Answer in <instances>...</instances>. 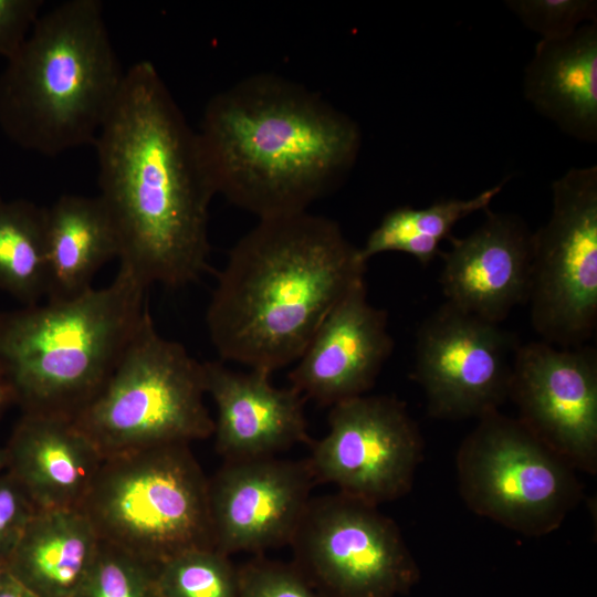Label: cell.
I'll return each mask as SVG.
<instances>
[{
	"mask_svg": "<svg viewBox=\"0 0 597 597\" xmlns=\"http://www.w3.org/2000/svg\"><path fill=\"white\" fill-rule=\"evenodd\" d=\"M93 146L119 266L148 287L199 280L209 269V206L216 193L197 133L153 63L139 61L125 72Z\"/></svg>",
	"mask_w": 597,
	"mask_h": 597,
	"instance_id": "cell-1",
	"label": "cell"
},
{
	"mask_svg": "<svg viewBox=\"0 0 597 597\" xmlns=\"http://www.w3.org/2000/svg\"><path fill=\"white\" fill-rule=\"evenodd\" d=\"M196 133L214 193L259 220L306 212L333 192L354 168L363 139L346 113L271 73L216 94Z\"/></svg>",
	"mask_w": 597,
	"mask_h": 597,
	"instance_id": "cell-2",
	"label": "cell"
},
{
	"mask_svg": "<svg viewBox=\"0 0 597 597\" xmlns=\"http://www.w3.org/2000/svg\"><path fill=\"white\" fill-rule=\"evenodd\" d=\"M341 226L308 211L259 220L232 247L206 313L221 360L272 374L295 363L328 313L365 281Z\"/></svg>",
	"mask_w": 597,
	"mask_h": 597,
	"instance_id": "cell-3",
	"label": "cell"
},
{
	"mask_svg": "<svg viewBox=\"0 0 597 597\" xmlns=\"http://www.w3.org/2000/svg\"><path fill=\"white\" fill-rule=\"evenodd\" d=\"M125 72L100 0H69L41 14L0 77V125L45 156L93 145Z\"/></svg>",
	"mask_w": 597,
	"mask_h": 597,
	"instance_id": "cell-4",
	"label": "cell"
},
{
	"mask_svg": "<svg viewBox=\"0 0 597 597\" xmlns=\"http://www.w3.org/2000/svg\"><path fill=\"white\" fill-rule=\"evenodd\" d=\"M147 290L119 266L107 286L0 312V365L13 404L73 419L118 364L148 308Z\"/></svg>",
	"mask_w": 597,
	"mask_h": 597,
	"instance_id": "cell-5",
	"label": "cell"
},
{
	"mask_svg": "<svg viewBox=\"0 0 597 597\" xmlns=\"http://www.w3.org/2000/svg\"><path fill=\"white\" fill-rule=\"evenodd\" d=\"M203 365L163 337L147 308L98 394L72 419L103 459L213 434Z\"/></svg>",
	"mask_w": 597,
	"mask_h": 597,
	"instance_id": "cell-6",
	"label": "cell"
},
{
	"mask_svg": "<svg viewBox=\"0 0 597 597\" xmlns=\"http://www.w3.org/2000/svg\"><path fill=\"white\" fill-rule=\"evenodd\" d=\"M81 510L102 542L156 565L214 548L208 478L187 443L104 459Z\"/></svg>",
	"mask_w": 597,
	"mask_h": 597,
	"instance_id": "cell-7",
	"label": "cell"
},
{
	"mask_svg": "<svg viewBox=\"0 0 597 597\" xmlns=\"http://www.w3.org/2000/svg\"><path fill=\"white\" fill-rule=\"evenodd\" d=\"M478 420L455 458L467 506L526 536L556 531L583 496L576 470L517 418L496 410Z\"/></svg>",
	"mask_w": 597,
	"mask_h": 597,
	"instance_id": "cell-8",
	"label": "cell"
},
{
	"mask_svg": "<svg viewBox=\"0 0 597 597\" xmlns=\"http://www.w3.org/2000/svg\"><path fill=\"white\" fill-rule=\"evenodd\" d=\"M531 325L559 347L585 345L597 323V167L572 168L552 185V211L533 232Z\"/></svg>",
	"mask_w": 597,
	"mask_h": 597,
	"instance_id": "cell-9",
	"label": "cell"
},
{
	"mask_svg": "<svg viewBox=\"0 0 597 597\" xmlns=\"http://www.w3.org/2000/svg\"><path fill=\"white\" fill-rule=\"evenodd\" d=\"M290 546L292 564L323 597H396L420 576L397 524L339 492L311 499Z\"/></svg>",
	"mask_w": 597,
	"mask_h": 597,
	"instance_id": "cell-10",
	"label": "cell"
},
{
	"mask_svg": "<svg viewBox=\"0 0 597 597\" xmlns=\"http://www.w3.org/2000/svg\"><path fill=\"white\" fill-rule=\"evenodd\" d=\"M306 459L316 482L378 506L406 495L422 460L423 439L407 406L362 395L331 407L328 431Z\"/></svg>",
	"mask_w": 597,
	"mask_h": 597,
	"instance_id": "cell-11",
	"label": "cell"
},
{
	"mask_svg": "<svg viewBox=\"0 0 597 597\" xmlns=\"http://www.w3.org/2000/svg\"><path fill=\"white\" fill-rule=\"evenodd\" d=\"M520 344L500 324L444 302L416 332L411 377L428 413L438 419L481 418L509 399Z\"/></svg>",
	"mask_w": 597,
	"mask_h": 597,
	"instance_id": "cell-12",
	"label": "cell"
},
{
	"mask_svg": "<svg viewBox=\"0 0 597 597\" xmlns=\"http://www.w3.org/2000/svg\"><path fill=\"white\" fill-rule=\"evenodd\" d=\"M509 399L516 417L576 471L597 472V353L542 339L519 345Z\"/></svg>",
	"mask_w": 597,
	"mask_h": 597,
	"instance_id": "cell-13",
	"label": "cell"
},
{
	"mask_svg": "<svg viewBox=\"0 0 597 597\" xmlns=\"http://www.w3.org/2000/svg\"><path fill=\"white\" fill-rule=\"evenodd\" d=\"M314 484L306 460L224 461L208 479L213 547L230 556L290 545Z\"/></svg>",
	"mask_w": 597,
	"mask_h": 597,
	"instance_id": "cell-14",
	"label": "cell"
},
{
	"mask_svg": "<svg viewBox=\"0 0 597 597\" xmlns=\"http://www.w3.org/2000/svg\"><path fill=\"white\" fill-rule=\"evenodd\" d=\"M388 314L371 305L366 282L328 313L289 374L305 400L325 406L366 395L394 349Z\"/></svg>",
	"mask_w": 597,
	"mask_h": 597,
	"instance_id": "cell-15",
	"label": "cell"
},
{
	"mask_svg": "<svg viewBox=\"0 0 597 597\" xmlns=\"http://www.w3.org/2000/svg\"><path fill=\"white\" fill-rule=\"evenodd\" d=\"M486 211V219L470 234L450 238L451 248L440 253V283L444 302L500 324L526 303L533 232L517 216Z\"/></svg>",
	"mask_w": 597,
	"mask_h": 597,
	"instance_id": "cell-16",
	"label": "cell"
},
{
	"mask_svg": "<svg viewBox=\"0 0 597 597\" xmlns=\"http://www.w3.org/2000/svg\"><path fill=\"white\" fill-rule=\"evenodd\" d=\"M202 365L206 395L217 409L216 450L224 461L275 457L297 443L311 444L305 399L292 387H275L264 370L235 371L218 360Z\"/></svg>",
	"mask_w": 597,
	"mask_h": 597,
	"instance_id": "cell-17",
	"label": "cell"
},
{
	"mask_svg": "<svg viewBox=\"0 0 597 597\" xmlns=\"http://www.w3.org/2000/svg\"><path fill=\"white\" fill-rule=\"evenodd\" d=\"M4 450L38 510L81 509L104 460L72 419L43 413L23 412Z\"/></svg>",
	"mask_w": 597,
	"mask_h": 597,
	"instance_id": "cell-18",
	"label": "cell"
},
{
	"mask_svg": "<svg viewBox=\"0 0 597 597\" xmlns=\"http://www.w3.org/2000/svg\"><path fill=\"white\" fill-rule=\"evenodd\" d=\"M523 94L568 136L597 140V22L570 35L541 40L524 70Z\"/></svg>",
	"mask_w": 597,
	"mask_h": 597,
	"instance_id": "cell-19",
	"label": "cell"
},
{
	"mask_svg": "<svg viewBox=\"0 0 597 597\" xmlns=\"http://www.w3.org/2000/svg\"><path fill=\"white\" fill-rule=\"evenodd\" d=\"M48 301H66L93 289L109 260L118 259L113 220L100 196L63 195L45 208Z\"/></svg>",
	"mask_w": 597,
	"mask_h": 597,
	"instance_id": "cell-20",
	"label": "cell"
},
{
	"mask_svg": "<svg viewBox=\"0 0 597 597\" xmlns=\"http://www.w3.org/2000/svg\"><path fill=\"white\" fill-rule=\"evenodd\" d=\"M100 544L81 509L39 510L4 568L39 597H74Z\"/></svg>",
	"mask_w": 597,
	"mask_h": 597,
	"instance_id": "cell-21",
	"label": "cell"
},
{
	"mask_svg": "<svg viewBox=\"0 0 597 597\" xmlns=\"http://www.w3.org/2000/svg\"><path fill=\"white\" fill-rule=\"evenodd\" d=\"M504 182L485 189L469 199H440L426 208L410 206L389 210L359 248L365 262L377 254L400 252L428 265L440 255V244L450 240L458 222L478 211L489 209Z\"/></svg>",
	"mask_w": 597,
	"mask_h": 597,
	"instance_id": "cell-22",
	"label": "cell"
},
{
	"mask_svg": "<svg viewBox=\"0 0 597 597\" xmlns=\"http://www.w3.org/2000/svg\"><path fill=\"white\" fill-rule=\"evenodd\" d=\"M46 285L45 208L0 199V290L30 306Z\"/></svg>",
	"mask_w": 597,
	"mask_h": 597,
	"instance_id": "cell-23",
	"label": "cell"
},
{
	"mask_svg": "<svg viewBox=\"0 0 597 597\" xmlns=\"http://www.w3.org/2000/svg\"><path fill=\"white\" fill-rule=\"evenodd\" d=\"M159 597H239L238 567L216 548H193L156 566Z\"/></svg>",
	"mask_w": 597,
	"mask_h": 597,
	"instance_id": "cell-24",
	"label": "cell"
},
{
	"mask_svg": "<svg viewBox=\"0 0 597 597\" xmlns=\"http://www.w3.org/2000/svg\"><path fill=\"white\" fill-rule=\"evenodd\" d=\"M156 564L101 541L74 597H159Z\"/></svg>",
	"mask_w": 597,
	"mask_h": 597,
	"instance_id": "cell-25",
	"label": "cell"
},
{
	"mask_svg": "<svg viewBox=\"0 0 597 597\" xmlns=\"http://www.w3.org/2000/svg\"><path fill=\"white\" fill-rule=\"evenodd\" d=\"M504 3L541 40L562 39L586 23L597 22L595 0H507Z\"/></svg>",
	"mask_w": 597,
	"mask_h": 597,
	"instance_id": "cell-26",
	"label": "cell"
},
{
	"mask_svg": "<svg viewBox=\"0 0 597 597\" xmlns=\"http://www.w3.org/2000/svg\"><path fill=\"white\" fill-rule=\"evenodd\" d=\"M239 597H323L293 564L262 557L238 567Z\"/></svg>",
	"mask_w": 597,
	"mask_h": 597,
	"instance_id": "cell-27",
	"label": "cell"
},
{
	"mask_svg": "<svg viewBox=\"0 0 597 597\" xmlns=\"http://www.w3.org/2000/svg\"><path fill=\"white\" fill-rule=\"evenodd\" d=\"M39 510L22 485L6 470L0 475V567H4Z\"/></svg>",
	"mask_w": 597,
	"mask_h": 597,
	"instance_id": "cell-28",
	"label": "cell"
},
{
	"mask_svg": "<svg viewBox=\"0 0 597 597\" xmlns=\"http://www.w3.org/2000/svg\"><path fill=\"white\" fill-rule=\"evenodd\" d=\"M42 6L41 0H0V56L9 61L19 52Z\"/></svg>",
	"mask_w": 597,
	"mask_h": 597,
	"instance_id": "cell-29",
	"label": "cell"
},
{
	"mask_svg": "<svg viewBox=\"0 0 597 597\" xmlns=\"http://www.w3.org/2000/svg\"><path fill=\"white\" fill-rule=\"evenodd\" d=\"M0 597H39L19 582L7 568L0 567Z\"/></svg>",
	"mask_w": 597,
	"mask_h": 597,
	"instance_id": "cell-30",
	"label": "cell"
},
{
	"mask_svg": "<svg viewBox=\"0 0 597 597\" xmlns=\"http://www.w3.org/2000/svg\"><path fill=\"white\" fill-rule=\"evenodd\" d=\"M10 404H13L12 395L0 365V418Z\"/></svg>",
	"mask_w": 597,
	"mask_h": 597,
	"instance_id": "cell-31",
	"label": "cell"
},
{
	"mask_svg": "<svg viewBox=\"0 0 597 597\" xmlns=\"http://www.w3.org/2000/svg\"><path fill=\"white\" fill-rule=\"evenodd\" d=\"M7 469V455L4 448H0V475L6 471Z\"/></svg>",
	"mask_w": 597,
	"mask_h": 597,
	"instance_id": "cell-32",
	"label": "cell"
}]
</instances>
